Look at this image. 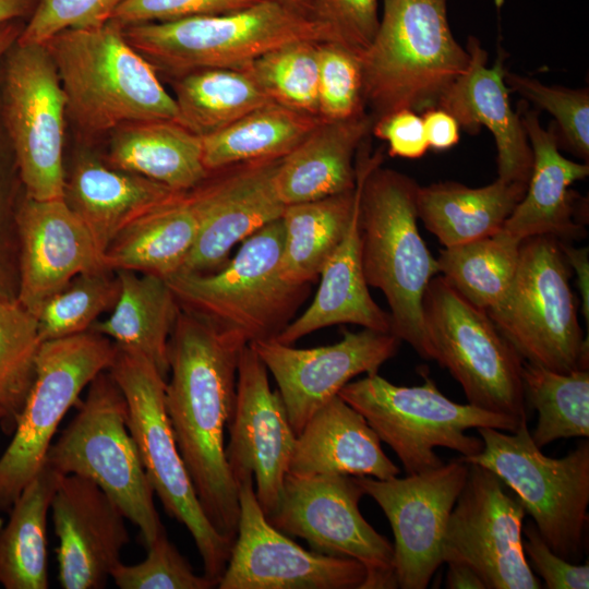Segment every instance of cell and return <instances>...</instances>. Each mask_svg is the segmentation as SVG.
Returning a JSON list of instances; mask_svg holds the SVG:
<instances>
[{
	"label": "cell",
	"mask_w": 589,
	"mask_h": 589,
	"mask_svg": "<svg viewBox=\"0 0 589 589\" xmlns=\"http://www.w3.org/2000/svg\"><path fill=\"white\" fill-rule=\"evenodd\" d=\"M3 419H4V412L2 408L0 407V424L2 423Z\"/></svg>",
	"instance_id": "91938a15"
},
{
	"label": "cell",
	"mask_w": 589,
	"mask_h": 589,
	"mask_svg": "<svg viewBox=\"0 0 589 589\" xmlns=\"http://www.w3.org/2000/svg\"><path fill=\"white\" fill-rule=\"evenodd\" d=\"M421 118L429 148L443 152L459 142V124L447 111L433 107L424 110Z\"/></svg>",
	"instance_id": "f5cc1de1"
},
{
	"label": "cell",
	"mask_w": 589,
	"mask_h": 589,
	"mask_svg": "<svg viewBox=\"0 0 589 589\" xmlns=\"http://www.w3.org/2000/svg\"><path fill=\"white\" fill-rule=\"evenodd\" d=\"M62 474L44 465L13 503L0 530V585L47 589V515Z\"/></svg>",
	"instance_id": "e575fe53"
},
{
	"label": "cell",
	"mask_w": 589,
	"mask_h": 589,
	"mask_svg": "<svg viewBox=\"0 0 589 589\" xmlns=\"http://www.w3.org/2000/svg\"><path fill=\"white\" fill-rule=\"evenodd\" d=\"M364 153L357 160L354 189L285 206L280 273L288 283H314L344 238L359 203L364 176L374 163L383 158L382 154L371 157L368 151Z\"/></svg>",
	"instance_id": "4dcf8cb0"
},
{
	"label": "cell",
	"mask_w": 589,
	"mask_h": 589,
	"mask_svg": "<svg viewBox=\"0 0 589 589\" xmlns=\"http://www.w3.org/2000/svg\"><path fill=\"white\" fill-rule=\"evenodd\" d=\"M16 226L17 301L36 317L74 277L105 267L91 233L63 197L38 201L23 192Z\"/></svg>",
	"instance_id": "603a6c76"
},
{
	"label": "cell",
	"mask_w": 589,
	"mask_h": 589,
	"mask_svg": "<svg viewBox=\"0 0 589 589\" xmlns=\"http://www.w3.org/2000/svg\"><path fill=\"white\" fill-rule=\"evenodd\" d=\"M146 558L135 565L118 564L111 578L120 589H211L217 585L197 576L163 530L146 548Z\"/></svg>",
	"instance_id": "f6af8a7d"
},
{
	"label": "cell",
	"mask_w": 589,
	"mask_h": 589,
	"mask_svg": "<svg viewBox=\"0 0 589 589\" xmlns=\"http://www.w3.org/2000/svg\"><path fill=\"white\" fill-rule=\"evenodd\" d=\"M0 122L26 196L63 197L65 97L45 44H19L2 59Z\"/></svg>",
	"instance_id": "5bb4252c"
},
{
	"label": "cell",
	"mask_w": 589,
	"mask_h": 589,
	"mask_svg": "<svg viewBox=\"0 0 589 589\" xmlns=\"http://www.w3.org/2000/svg\"><path fill=\"white\" fill-rule=\"evenodd\" d=\"M50 509L59 539L60 586L104 588L130 542L120 507L91 479L62 474Z\"/></svg>",
	"instance_id": "7402d4cb"
},
{
	"label": "cell",
	"mask_w": 589,
	"mask_h": 589,
	"mask_svg": "<svg viewBox=\"0 0 589 589\" xmlns=\"http://www.w3.org/2000/svg\"><path fill=\"white\" fill-rule=\"evenodd\" d=\"M505 83L525 100L550 112L568 148L585 163L589 161V91L549 86L540 81L512 73H505Z\"/></svg>",
	"instance_id": "ee69618b"
},
{
	"label": "cell",
	"mask_w": 589,
	"mask_h": 589,
	"mask_svg": "<svg viewBox=\"0 0 589 589\" xmlns=\"http://www.w3.org/2000/svg\"><path fill=\"white\" fill-rule=\"evenodd\" d=\"M518 113L532 151V169L522 199L502 230L522 242L537 236H551L564 242L586 237L576 221V195L570 185L589 175L588 163H576L558 151L553 128L544 129L539 112L519 104Z\"/></svg>",
	"instance_id": "d4e9b609"
},
{
	"label": "cell",
	"mask_w": 589,
	"mask_h": 589,
	"mask_svg": "<svg viewBox=\"0 0 589 589\" xmlns=\"http://www.w3.org/2000/svg\"><path fill=\"white\" fill-rule=\"evenodd\" d=\"M120 296L111 314L95 322L89 330L100 334L119 348L145 357L163 375L169 373V339L180 305L166 278L117 271Z\"/></svg>",
	"instance_id": "d6a6232c"
},
{
	"label": "cell",
	"mask_w": 589,
	"mask_h": 589,
	"mask_svg": "<svg viewBox=\"0 0 589 589\" xmlns=\"http://www.w3.org/2000/svg\"><path fill=\"white\" fill-rule=\"evenodd\" d=\"M263 0H124L110 21L121 27L221 14L252 7Z\"/></svg>",
	"instance_id": "681fc988"
},
{
	"label": "cell",
	"mask_w": 589,
	"mask_h": 589,
	"mask_svg": "<svg viewBox=\"0 0 589 589\" xmlns=\"http://www.w3.org/2000/svg\"><path fill=\"white\" fill-rule=\"evenodd\" d=\"M483 448L459 457L492 470L518 496L550 549L572 563L585 552L589 505V443L561 458L545 456L524 421L510 433L477 429Z\"/></svg>",
	"instance_id": "9c48e42d"
},
{
	"label": "cell",
	"mask_w": 589,
	"mask_h": 589,
	"mask_svg": "<svg viewBox=\"0 0 589 589\" xmlns=\"http://www.w3.org/2000/svg\"><path fill=\"white\" fill-rule=\"evenodd\" d=\"M243 341L180 309L169 339L165 406L179 453L214 528L233 543L239 490L225 455Z\"/></svg>",
	"instance_id": "6da1fadb"
},
{
	"label": "cell",
	"mask_w": 589,
	"mask_h": 589,
	"mask_svg": "<svg viewBox=\"0 0 589 589\" xmlns=\"http://www.w3.org/2000/svg\"><path fill=\"white\" fill-rule=\"evenodd\" d=\"M318 43L284 44L243 69L272 101L317 118Z\"/></svg>",
	"instance_id": "60d3db41"
},
{
	"label": "cell",
	"mask_w": 589,
	"mask_h": 589,
	"mask_svg": "<svg viewBox=\"0 0 589 589\" xmlns=\"http://www.w3.org/2000/svg\"><path fill=\"white\" fill-rule=\"evenodd\" d=\"M281 218L242 241L233 259L207 274L178 272L166 278L180 309L244 344L273 339L294 318L310 285L280 273Z\"/></svg>",
	"instance_id": "5b68a950"
},
{
	"label": "cell",
	"mask_w": 589,
	"mask_h": 589,
	"mask_svg": "<svg viewBox=\"0 0 589 589\" xmlns=\"http://www.w3.org/2000/svg\"><path fill=\"white\" fill-rule=\"evenodd\" d=\"M43 341L37 317L16 301H0V424L13 433L36 376V360Z\"/></svg>",
	"instance_id": "ab89813d"
},
{
	"label": "cell",
	"mask_w": 589,
	"mask_h": 589,
	"mask_svg": "<svg viewBox=\"0 0 589 589\" xmlns=\"http://www.w3.org/2000/svg\"><path fill=\"white\" fill-rule=\"evenodd\" d=\"M122 28L129 44L172 79L205 69H243L291 41H330L321 24L266 0L221 14Z\"/></svg>",
	"instance_id": "8992f818"
},
{
	"label": "cell",
	"mask_w": 589,
	"mask_h": 589,
	"mask_svg": "<svg viewBox=\"0 0 589 589\" xmlns=\"http://www.w3.org/2000/svg\"><path fill=\"white\" fill-rule=\"evenodd\" d=\"M570 277L561 240L526 239L506 298L486 312L525 361L560 373L589 366L588 339L578 321Z\"/></svg>",
	"instance_id": "8fae6325"
},
{
	"label": "cell",
	"mask_w": 589,
	"mask_h": 589,
	"mask_svg": "<svg viewBox=\"0 0 589 589\" xmlns=\"http://www.w3.org/2000/svg\"><path fill=\"white\" fill-rule=\"evenodd\" d=\"M371 134L387 143L393 157L416 159L429 149L422 118L413 110L402 109L378 118Z\"/></svg>",
	"instance_id": "816d5d0a"
},
{
	"label": "cell",
	"mask_w": 589,
	"mask_h": 589,
	"mask_svg": "<svg viewBox=\"0 0 589 589\" xmlns=\"http://www.w3.org/2000/svg\"><path fill=\"white\" fill-rule=\"evenodd\" d=\"M254 480L238 485L237 536L219 589H362L366 569L354 558L308 551L262 510Z\"/></svg>",
	"instance_id": "ac0fdd59"
},
{
	"label": "cell",
	"mask_w": 589,
	"mask_h": 589,
	"mask_svg": "<svg viewBox=\"0 0 589 589\" xmlns=\"http://www.w3.org/2000/svg\"><path fill=\"white\" fill-rule=\"evenodd\" d=\"M422 376V385L398 386L377 373L368 374L349 382L338 393L364 417L381 442L395 452L407 474L440 467L443 461L435 447L449 448L461 457L480 453L483 441L469 436V429L492 428L513 433L524 422L455 402L441 393L428 374Z\"/></svg>",
	"instance_id": "52a82bcc"
},
{
	"label": "cell",
	"mask_w": 589,
	"mask_h": 589,
	"mask_svg": "<svg viewBox=\"0 0 589 589\" xmlns=\"http://www.w3.org/2000/svg\"><path fill=\"white\" fill-rule=\"evenodd\" d=\"M364 176L360 194L361 256L369 286L383 292L392 333L425 360H433L423 323V297L440 274L418 229L417 190L410 177L381 168Z\"/></svg>",
	"instance_id": "3957f363"
},
{
	"label": "cell",
	"mask_w": 589,
	"mask_h": 589,
	"mask_svg": "<svg viewBox=\"0 0 589 589\" xmlns=\"http://www.w3.org/2000/svg\"><path fill=\"white\" fill-rule=\"evenodd\" d=\"M470 60L466 71L441 96L436 107L452 115L459 128L477 134L481 127L492 133L496 146L497 178L528 183L532 151L518 111L512 108L505 83L506 55L498 49L488 65V52L480 40L469 36Z\"/></svg>",
	"instance_id": "cb8c5ba5"
},
{
	"label": "cell",
	"mask_w": 589,
	"mask_h": 589,
	"mask_svg": "<svg viewBox=\"0 0 589 589\" xmlns=\"http://www.w3.org/2000/svg\"><path fill=\"white\" fill-rule=\"evenodd\" d=\"M228 429L225 455L232 478L237 486L245 480L255 481L257 502L269 517L280 501L297 434L252 344L239 356L236 404Z\"/></svg>",
	"instance_id": "d6986e66"
},
{
	"label": "cell",
	"mask_w": 589,
	"mask_h": 589,
	"mask_svg": "<svg viewBox=\"0 0 589 589\" xmlns=\"http://www.w3.org/2000/svg\"><path fill=\"white\" fill-rule=\"evenodd\" d=\"M38 0H0V24L28 19Z\"/></svg>",
	"instance_id": "9f6ffc18"
},
{
	"label": "cell",
	"mask_w": 589,
	"mask_h": 589,
	"mask_svg": "<svg viewBox=\"0 0 589 589\" xmlns=\"http://www.w3.org/2000/svg\"><path fill=\"white\" fill-rule=\"evenodd\" d=\"M199 233V219L187 192L141 216L110 243L104 266L163 278L178 273Z\"/></svg>",
	"instance_id": "836d02e7"
},
{
	"label": "cell",
	"mask_w": 589,
	"mask_h": 589,
	"mask_svg": "<svg viewBox=\"0 0 589 589\" xmlns=\"http://www.w3.org/2000/svg\"><path fill=\"white\" fill-rule=\"evenodd\" d=\"M317 118L352 119L366 113L361 57L334 41L317 44Z\"/></svg>",
	"instance_id": "7bdbcfd3"
},
{
	"label": "cell",
	"mask_w": 589,
	"mask_h": 589,
	"mask_svg": "<svg viewBox=\"0 0 589 589\" xmlns=\"http://www.w3.org/2000/svg\"><path fill=\"white\" fill-rule=\"evenodd\" d=\"M24 24L23 20L0 24V63L9 49L17 41Z\"/></svg>",
	"instance_id": "6f0895ef"
},
{
	"label": "cell",
	"mask_w": 589,
	"mask_h": 589,
	"mask_svg": "<svg viewBox=\"0 0 589 589\" xmlns=\"http://www.w3.org/2000/svg\"><path fill=\"white\" fill-rule=\"evenodd\" d=\"M469 465L460 458L405 478L353 477L384 512L394 533L397 588L424 589L443 564V540Z\"/></svg>",
	"instance_id": "e0dca14e"
},
{
	"label": "cell",
	"mask_w": 589,
	"mask_h": 589,
	"mask_svg": "<svg viewBox=\"0 0 589 589\" xmlns=\"http://www.w3.org/2000/svg\"><path fill=\"white\" fill-rule=\"evenodd\" d=\"M23 188L14 157L0 122V301L19 294V236L16 211Z\"/></svg>",
	"instance_id": "bcb514c9"
},
{
	"label": "cell",
	"mask_w": 589,
	"mask_h": 589,
	"mask_svg": "<svg viewBox=\"0 0 589 589\" xmlns=\"http://www.w3.org/2000/svg\"><path fill=\"white\" fill-rule=\"evenodd\" d=\"M116 351L115 342L93 330L41 344L34 383L0 456V512H9L40 471L64 414L82 390L109 370Z\"/></svg>",
	"instance_id": "4fadbf2b"
},
{
	"label": "cell",
	"mask_w": 589,
	"mask_h": 589,
	"mask_svg": "<svg viewBox=\"0 0 589 589\" xmlns=\"http://www.w3.org/2000/svg\"><path fill=\"white\" fill-rule=\"evenodd\" d=\"M520 244L501 229L480 240L444 248L436 259L438 275L471 304L489 312L512 287Z\"/></svg>",
	"instance_id": "74e56055"
},
{
	"label": "cell",
	"mask_w": 589,
	"mask_h": 589,
	"mask_svg": "<svg viewBox=\"0 0 589 589\" xmlns=\"http://www.w3.org/2000/svg\"><path fill=\"white\" fill-rule=\"evenodd\" d=\"M44 44L57 69L67 116L83 135L99 136L136 121L179 122L173 96L117 23L65 29Z\"/></svg>",
	"instance_id": "7a4b0ae2"
},
{
	"label": "cell",
	"mask_w": 589,
	"mask_h": 589,
	"mask_svg": "<svg viewBox=\"0 0 589 589\" xmlns=\"http://www.w3.org/2000/svg\"><path fill=\"white\" fill-rule=\"evenodd\" d=\"M359 213L360 199L344 238L321 269L313 301L278 334L275 339L279 342L291 345L336 324L392 330L389 314L373 300L364 277Z\"/></svg>",
	"instance_id": "f1b7e54d"
},
{
	"label": "cell",
	"mask_w": 589,
	"mask_h": 589,
	"mask_svg": "<svg viewBox=\"0 0 589 589\" xmlns=\"http://www.w3.org/2000/svg\"><path fill=\"white\" fill-rule=\"evenodd\" d=\"M181 193L92 156H82L65 177L63 200L83 221L104 256L129 225Z\"/></svg>",
	"instance_id": "4316f807"
},
{
	"label": "cell",
	"mask_w": 589,
	"mask_h": 589,
	"mask_svg": "<svg viewBox=\"0 0 589 589\" xmlns=\"http://www.w3.org/2000/svg\"><path fill=\"white\" fill-rule=\"evenodd\" d=\"M526 188L501 178L480 188L453 181L419 185L417 215L444 248L455 247L498 232Z\"/></svg>",
	"instance_id": "1f68e13d"
},
{
	"label": "cell",
	"mask_w": 589,
	"mask_h": 589,
	"mask_svg": "<svg viewBox=\"0 0 589 589\" xmlns=\"http://www.w3.org/2000/svg\"><path fill=\"white\" fill-rule=\"evenodd\" d=\"M400 473L364 417L339 396L320 408L297 435L288 474L389 479Z\"/></svg>",
	"instance_id": "484cf974"
},
{
	"label": "cell",
	"mask_w": 589,
	"mask_h": 589,
	"mask_svg": "<svg viewBox=\"0 0 589 589\" xmlns=\"http://www.w3.org/2000/svg\"><path fill=\"white\" fill-rule=\"evenodd\" d=\"M390 332L342 330L333 345L294 348L275 338L252 344L273 375L298 435L308 420L360 374H374L399 348Z\"/></svg>",
	"instance_id": "44dd1931"
},
{
	"label": "cell",
	"mask_w": 589,
	"mask_h": 589,
	"mask_svg": "<svg viewBox=\"0 0 589 589\" xmlns=\"http://www.w3.org/2000/svg\"><path fill=\"white\" fill-rule=\"evenodd\" d=\"M124 0H38L21 32L19 44H44L72 28L97 27L109 22Z\"/></svg>",
	"instance_id": "7dc6e473"
},
{
	"label": "cell",
	"mask_w": 589,
	"mask_h": 589,
	"mask_svg": "<svg viewBox=\"0 0 589 589\" xmlns=\"http://www.w3.org/2000/svg\"><path fill=\"white\" fill-rule=\"evenodd\" d=\"M116 347L108 371L124 395L128 428L148 481L168 516L191 533L204 575L218 585L233 543L214 528L200 504L167 414L166 378L141 353Z\"/></svg>",
	"instance_id": "30bf717a"
},
{
	"label": "cell",
	"mask_w": 589,
	"mask_h": 589,
	"mask_svg": "<svg viewBox=\"0 0 589 589\" xmlns=\"http://www.w3.org/2000/svg\"><path fill=\"white\" fill-rule=\"evenodd\" d=\"M119 296L117 272L104 267L77 275L39 311L41 341L88 332L101 313L113 309Z\"/></svg>",
	"instance_id": "b9f144b4"
},
{
	"label": "cell",
	"mask_w": 589,
	"mask_h": 589,
	"mask_svg": "<svg viewBox=\"0 0 589 589\" xmlns=\"http://www.w3.org/2000/svg\"><path fill=\"white\" fill-rule=\"evenodd\" d=\"M280 159L240 163L211 171L187 192L199 219V233L179 272L207 274L219 269L236 244L281 218L285 204L275 183Z\"/></svg>",
	"instance_id": "ffe728a7"
},
{
	"label": "cell",
	"mask_w": 589,
	"mask_h": 589,
	"mask_svg": "<svg viewBox=\"0 0 589 589\" xmlns=\"http://www.w3.org/2000/svg\"><path fill=\"white\" fill-rule=\"evenodd\" d=\"M445 585L449 589H485L481 577L465 563L448 562Z\"/></svg>",
	"instance_id": "11a10c76"
},
{
	"label": "cell",
	"mask_w": 589,
	"mask_h": 589,
	"mask_svg": "<svg viewBox=\"0 0 589 589\" xmlns=\"http://www.w3.org/2000/svg\"><path fill=\"white\" fill-rule=\"evenodd\" d=\"M318 122L316 117L271 101L202 136L204 166L211 172L240 163L283 158Z\"/></svg>",
	"instance_id": "d590c367"
},
{
	"label": "cell",
	"mask_w": 589,
	"mask_h": 589,
	"mask_svg": "<svg viewBox=\"0 0 589 589\" xmlns=\"http://www.w3.org/2000/svg\"><path fill=\"white\" fill-rule=\"evenodd\" d=\"M373 123L369 112L347 120H320L278 164L275 183L285 206L354 189L356 154Z\"/></svg>",
	"instance_id": "83f0119b"
},
{
	"label": "cell",
	"mask_w": 589,
	"mask_h": 589,
	"mask_svg": "<svg viewBox=\"0 0 589 589\" xmlns=\"http://www.w3.org/2000/svg\"><path fill=\"white\" fill-rule=\"evenodd\" d=\"M310 19L327 31L330 41L361 57L378 27V0H311Z\"/></svg>",
	"instance_id": "c3c4849f"
},
{
	"label": "cell",
	"mask_w": 589,
	"mask_h": 589,
	"mask_svg": "<svg viewBox=\"0 0 589 589\" xmlns=\"http://www.w3.org/2000/svg\"><path fill=\"white\" fill-rule=\"evenodd\" d=\"M45 465L94 481L140 529L145 548L165 530L128 428L124 395L108 370L89 383L77 413L51 443Z\"/></svg>",
	"instance_id": "ba28073f"
},
{
	"label": "cell",
	"mask_w": 589,
	"mask_h": 589,
	"mask_svg": "<svg viewBox=\"0 0 589 589\" xmlns=\"http://www.w3.org/2000/svg\"><path fill=\"white\" fill-rule=\"evenodd\" d=\"M526 399L538 412L534 444L589 436V371L560 373L522 361Z\"/></svg>",
	"instance_id": "f35d334b"
},
{
	"label": "cell",
	"mask_w": 589,
	"mask_h": 589,
	"mask_svg": "<svg viewBox=\"0 0 589 589\" xmlns=\"http://www.w3.org/2000/svg\"><path fill=\"white\" fill-rule=\"evenodd\" d=\"M522 546L532 568L549 589H588L589 565L566 561L554 553L533 522L522 526Z\"/></svg>",
	"instance_id": "f907efd6"
},
{
	"label": "cell",
	"mask_w": 589,
	"mask_h": 589,
	"mask_svg": "<svg viewBox=\"0 0 589 589\" xmlns=\"http://www.w3.org/2000/svg\"><path fill=\"white\" fill-rule=\"evenodd\" d=\"M468 465L465 485L447 521L443 563L467 564L485 589L541 588L522 546V503L492 470Z\"/></svg>",
	"instance_id": "2e32d148"
},
{
	"label": "cell",
	"mask_w": 589,
	"mask_h": 589,
	"mask_svg": "<svg viewBox=\"0 0 589 589\" xmlns=\"http://www.w3.org/2000/svg\"><path fill=\"white\" fill-rule=\"evenodd\" d=\"M310 19L311 0H266Z\"/></svg>",
	"instance_id": "680465c9"
},
{
	"label": "cell",
	"mask_w": 589,
	"mask_h": 589,
	"mask_svg": "<svg viewBox=\"0 0 589 589\" xmlns=\"http://www.w3.org/2000/svg\"><path fill=\"white\" fill-rule=\"evenodd\" d=\"M352 476H286L277 508L268 521L315 552L359 561L366 569L362 589L397 588L394 548L362 516L363 496Z\"/></svg>",
	"instance_id": "9a60e30c"
},
{
	"label": "cell",
	"mask_w": 589,
	"mask_h": 589,
	"mask_svg": "<svg viewBox=\"0 0 589 589\" xmlns=\"http://www.w3.org/2000/svg\"><path fill=\"white\" fill-rule=\"evenodd\" d=\"M448 0H383L372 43L361 55L366 108L374 121L409 109L436 107L469 64L454 37Z\"/></svg>",
	"instance_id": "277c9868"
},
{
	"label": "cell",
	"mask_w": 589,
	"mask_h": 589,
	"mask_svg": "<svg viewBox=\"0 0 589 589\" xmlns=\"http://www.w3.org/2000/svg\"><path fill=\"white\" fill-rule=\"evenodd\" d=\"M561 248L572 271L576 274V286L581 296V309L589 321V259L588 248H575L568 242L561 241Z\"/></svg>",
	"instance_id": "db71d44e"
},
{
	"label": "cell",
	"mask_w": 589,
	"mask_h": 589,
	"mask_svg": "<svg viewBox=\"0 0 589 589\" xmlns=\"http://www.w3.org/2000/svg\"><path fill=\"white\" fill-rule=\"evenodd\" d=\"M423 323L433 360L460 384L468 404L527 421L524 359L484 310L436 275L424 292Z\"/></svg>",
	"instance_id": "7c38bea8"
},
{
	"label": "cell",
	"mask_w": 589,
	"mask_h": 589,
	"mask_svg": "<svg viewBox=\"0 0 589 589\" xmlns=\"http://www.w3.org/2000/svg\"><path fill=\"white\" fill-rule=\"evenodd\" d=\"M106 164L188 192L208 176L202 136L172 120L122 124L111 133Z\"/></svg>",
	"instance_id": "f546056e"
},
{
	"label": "cell",
	"mask_w": 589,
	"mask_h": 589,
	"mask_svg": "<svg viewBox=\"0 0 589 589\" xmlns=\"http://www.w3.org/2000/svg\"><path fill=\"white\" fill-rule=\"evenodd\" d=\"M179 123L205 136L272 100L244 69H205L173 79Z\"/></svg>",
	"instance_id": "8d00e7d4"
}]
</instances>
